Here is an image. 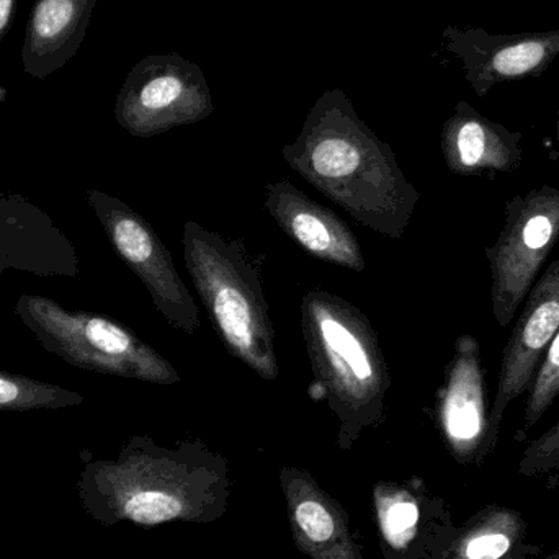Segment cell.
Here are the masks:
<instances>
[{
	"label": "cell",
	"mask_w": 559,
	"mask_h": 559,
	"mask_svg": "<svg viewBox=\"0 0 559 559\" xmlns=\"http://www.w3.org/2000/svg\"><path fill=\"white\" fill-rule=\"evenodd\" d=\"M97 2L35 0L22 48L26 74L35 79L49 78L78 55Z\"/></svg>",
	"instance_id": "obj_16"
},
{
	"label": "cell",
	"mask_w": 559,
	"mask_h": 559,
	"mask_svg": "<svg viewBox=\"0 0 559 559\" xmlns=\"http://www.w3.org/2000/svg\"><path fill=\"white\" fill-rule=\"evenodd\" d=\"M82 394L25 374L0 370V411H56L79 406Z\"/></svg>",
	"instance_id": "obj_19"
},
{
	"label": "cell",
	"mask_w": 559,
	"mask_h": 559,
	"mask_svg": "<svg viewBox=\"0 0 559 559\" xmlns=\"http://www.w3.org/2000/svg\"><path fill=\"white\" fill-rule=\"evenodd\" d=\"M293 173L355 222L400 241L420 200L390 144L358 118L342 92H328L306 117L301 133L282 150Z\"/></svg>",
	"instance_id": "obj_2"
},
{
	"label": "cell",
	"mask_w": 559,
	"mask_h": 559,
	"mask_svg": "<svg viewBox=\"0 0 559 559\" xmlns=\"http://www.w3.org/2000/svg\"><path fill=\"white\" fill-rule=\"evenodd\" d=\"M118 258L150 293L163 318L183 334H197L202 316L195 299L177 272L176 262L151 223L117 197L92 189L85 193Z\"/></svg>",
	"instance_id": "obj_7"
},
{
	"label": "cell",
	"mask_w": 559,
	"mask_h": 559,
	"mask_svg": "<svg viewBox=\"0 0 559 559\" xmlns=\"http://www.w3.org/2000/svg\"><path fill=\"white\" fill-rule=\"evenodd\" d=\"M559 397V331L548 347L547 355L535 374L534 383L528 390L525 403L524 424H522L515 439L524 440L534 429L535 424L545 416L551 404Z\"/></svg>",
	"instance_id": "obj_20"
},
{
	"label": "cell",
	"mask_w": 559,
	"mask_h": 559,
	"mask_svg": "<svg viewBox=\"0 0 559 559\" xmlns=\"http://www.w3.org/2000/svg\"><path fill=\"white\" fill-rule=\"evenodd\" d=\"M301 329L312 370L309 396L337 416L338 447L348 450L386 419L391 377L377 331L357 306L322 288L302 296Z\"/></svg>",
	"instance_id": "obj_3"
},
{
	"label": "cell",
	"mask_w": 559,
	"mask_h": 559,
	"mask_svg": "<svg viewBox=\"0 0 559 559\" xmlns=\"http://www.w3.org/2000/svg\"><path fill=\"white\" fill-rule=\"evenodd\" d=\"M280 485L299 551L311 559H364L348 531L347 512L308 472L283 468Z\"/></svg>",
	"instance_id": "obj_14"
},
{
	"label": "cell",
	"mask_w": 559,
	"mask_h": 559,
	"mask_svg": "<svg viewBox=\"0 0 559 559\" xmlns=\"http://www.w3.org/2000/svg\"><path fill=\"white\" fill-rule=\"evenodd\" d=\"M436 414L443 439L459 462L483 460L495 449L498 437L492 432L488 409L481 348L473 335L456 338L452 360L437 393Z\"/></svg>",
	"instance_id": "obj_9"
},
{
	"label": "cell",
	"mask_w": 559,
	"mask_h": 559,
	"mask_svg": "<svg viewBox=\"0 0 559 559\" xmlns=\"http://www.w3.org/2000/svg\"><path fill=\"white\" fill-rule=\"evenodd\" d=\"M559 466V423L528 445L522 456V475H544Z\"/></svg>",
	"instance_id": "obj_21"
},
{
	"label": "cell",
	"mask_w": 559,
	"mask_h": 559,
	"mask_svg": "<svg viewBox=\"0 0 559 559\" xmlns=\"http://www.w3.org/2000/svg\"><path fill=\"white\" fill-rule=\"evenodd\" d=\"M524 521L509 509H489L460 537L455 559H501L521 537Z\"/></svg>",
	"instance_id": "obj_18"
},
{
	"label": "cell",
	"mask_w": 559,
	"mask_h": 559,
	"mask_svg": "<svg viewBox=\"0 0 559 559\" xmlns=\"http://www.w3.org/2000/svg\"><path fill=\"white\" fill-rule=\"evenodd\" d=\"M374 508L388 555L406 554L420 527V506L409 485L381 483L374 488Z\"/></svg>",
	"instance_id": "obj_17"
},
{
	"label": "cell",
	"mask_w": 559,
	"mask_h": 559,
	"mask_svg": "<svg viewBox=\"0 0 559 559\" xmlns=\"http://www.w3.org/2000/svg\"><path fill=\"white\" fill-rule=\"evenodd\" d=\"M557 141L559 144V110H558V121H557Z\"/></svg>",
	"instance_id": "obj_23"
},
{
	"label": "cell",
	"mask_w": 559,
	"mask_h": 559,
	"mask_svg": "<svg viewBox=\"0 0 559 559\" xmlns=\"http://www.w3.org/2000/svg\"><path fill=\"white\" fill-rule=\"evenodd\" d=\"M183 259L197 293L223 345L255 374H280L275 329L262 288V265L241 239H228L197 222H187Z\"/></svg>",
	"instance_id": "obj_4"
},
{
	"label": "cell",
	"mask_w": 559,
	"mask_h": 559,
	"mask_svg": "<svg viewBox=\"0 0 559 559\" xmlns=\"http://www.w3.org/2000/svg\"><path fill=\"white\" fill-rule=\"evenodd\" d=\"M506 222L486 248L496 322L508 328L559 241V189L545 186L506 203Z\"/></svg>",
	"instance_id": "obj_6"
},
{
	"label": "cell",
	"mask_w": 559,
	"mask_h": 559,
	"mask_svg": "<svg viewBox=\"0 0 559 559\" xmlns=\"http://www.w3.org/2000/svg\"><path fill=\"white\" fill-rule=\"evenodd\" d=\"M264 205L280 229L306 254L354 272L367 267L360 242L347 223L288 180L265 186Z\"/></svg>",
	"instance_id": "obj_13"
},
{
	"label": "cell",
	"mask_w": 559,
	"mask_h": 559,
	"mask_svg": "<svg viewBox=\"0 0 559 559\" xmlns=\"http://www.w3.org/2000/svg\"><path fill=\"white\" fill-rule=\"evenodd\" d=\"M524 134L489 120L466 102H459L443 124L442 153L456 176L515 173L522 166Z\"/></svg>",
	"instance_id": "obj_15"
},
{
	"label": "cell",
	"mask_w": 559,
	"mask_h": 559,
	"mask_svg": "<svg viewBox=\"0 0 559 559\" xmlns=\"http://www.w3.org/2000/svg\"><path fill=\"white\" fill-rule=\"evenodd\" d=\"M15 314L49 354L94 373L153 384L182 381L177 368L108 316L74 311L41 295H22Z\"/></svg>",
	"instance_id": "obj_5"
},
{
	"label": "cell",
	"mask_w": 559,
	"mask_h": 559,
	"mask_svg": "<svg viewBox=\"0 0 559 559\" xmlns=\"http://www.w3.org/2000/svg\"><path fill=\"white\" fill-rule=\"evenodd\" d=\"M229 488L228 460L200 440L166 449L140 436L131 437L117 459L85 460L78 478L82 509L105 527L206 524L225 514Z\"/></svg>",
	"instance_id": "obj_1"
},
{
	"label": "cell",
	"mask_w": 559,
	"mask_h": 559,
	"mask_svg": "<svg viewBox=\"0 0 559 559\" xmlns=\"http://www.w3.org/2000/svg\"><path fill=\"white\" fill-rule=\"evenodd\" d=\"M443 38L478 97H486L496 85L544 74L559 56V28L492 35L479 26H449Z\"/></svg>",
	"instance_id": "obj_10"
},
{
	"label": "cell",
	"mask_w": 559,
	"mask_h": 559,
	"mask_svg": "<svg viewBox=\"0 0 559 559\" xmlns=\"http://www.w3.org/2000/svg\"><path fill=\"white\" fill-rule=\"evenodd\" d=\"M15 3L16 0H0V43H2L7 29H9L10 23H12L13 13H15ZM5 100V87L0 85V104H3Z\"/></svg>",
	"instance_id": "obj_22"
},
{
	"label": "cell",
	"mask_w": 559,
	"mask_h": 559,
	"mask_svg": "<svg viewBox=\"0 0 559 559\" xmlns=\"http://www.w3.org/2000/svg\"><path fill=\"white\" fill-rule=\"evenodd\" d=\"M559 331V261L548 265L525 298L521 318L502 354L491 427L499 436L508 407L527 393Z\"/></svg>",
	"instance_id": "obj_11"
},
{
	"label": "cell",
	"mask_w": 559,
	"mask_h": 559,
	"mask_svg": "<svg viewBox=\"0 0 559 559\" xmlns=\"http://www.w3.org/2000/svg\"><path fill=\"white\" fill-rule=\"evenodd\" d=\"M7 271L78 278L79 258L48 213L23 197L0 193V275Z\"/></svg>",
	"instance_id": "obj_12"
},
{
	"label": "cell",
	"mask_w": 559,
	"mask_h": 559,
	"mask_svg": "<svg viewBox=\"0 0 559 559\" xmlns=\"http://www.w3.org/2000/svg\"><path fill=\"white\" fill-rule=\"evenodd\" d=\"M213 114L202 72L179 58H146L128 74L117 97L118 124L138 138H153Z\"/></svg>",
	"instance_id": "obj_8"
}]
</instances>
